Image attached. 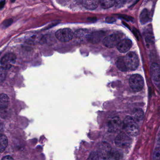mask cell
<instances>
[{
	"mask_svg": "<svg viewBox=\"0 0 160 160\" xmlns=\"http://www.w3.org/2000/svg\"><path fill=\"white\" fill-rule=\"evenodd\" d=\"M116 64L117 68L120 71L122 72H127L128 69L127 68L126 63L125 61V58L124 57H119L116 59Z\"/></svg>",
	"mask_w": 160,
	"mask_h": 160,
	"instance_id": "13",
	"label": "cell"
},
{
	"mask_svg": "<svg viewBox=\"0 0 160 160\" xmlns=\"http://www.w3.org/2000/svg\"><path fill=\"white\" fill-rule=\"evenodd\" d=\"M120 41V37L118 34H112L104 38L102 43L107 48H113L116 46Z\"/></svg>",
	"mask_w": 160,
	"mask_h": 160,
	"instance_id": "8",
	"label": "cell"
},
{
	"mask_svg": "<svg viewBox=\"0 0 160 160\" xmlns=\"http://www.w3.org/2000/svg\"><path fill=\"white\" fill-rule=\"evenodd\" d=\"M6 1H1L0 2V8L1 9H2L4 8V6L5 4Z\"/></svg>",
	"mask_w": 160,
	"mask_h": 160,
	"instance_id": "26",
	"label": "cell"
},
{
	"mask_svg": "<svg viewBox=\"0 0 160 160\" xmlns=\"http://www.w3.org/2000/svg\"><path fill=\"white\" fill-rule=\"evenodd\" d=\"M83 5L86 9L89 10H94L98 6L99 1H84Z\"/></svg>",
	"mask_w": 160,
	"mask_h": 160,
	"instance_id": "14",
	"label": "cell"
},
{
	"mask_svg": "<svg viewBox=\"0 0 160 160\" xmlns=\"http://www.w3.org/2000/svg\"><path fill=\"white\" fill-rule=\"evenodd\" d=\"M90 33L88 30L86 29H80L75 31V36L76 37L83 38L84 37L86 38L88 35Z\"/></svg>",
	"mask_w": 160,
	"mask_h": 160,
	"instance_id": "18",
	"label": "cell"
},
{
	"mask_svg": "<svg viewBox=\"0 0 160 160\" xmlns=\"http://www.w3.org/2000/svg\"><path fill=\"white\" fill-rule=\"evenodd\" d=\"M121 121L119 117L115 116L109 118L108 121V131L114 133L117 131L120 127Z\"/></svg>",
	"mask_w": 160,
	"mask_h": 160,
	"instance_id": "9",
	"label": "cell"
},
{
	"mask_svg": "<svg viewBox=\"0 0 160 160\" xmlns=\"http://www.w3.org/2000/svg\"><path fill=\"white\" fill-rule=\"evenodd\" d=\"M123 127L126 134L130 136H136L139 133V128L133 117L127 116L123 122Z\"/></svg>",
	"mask_w": 160,
	"mask_h": 160,
	"instance_id": "1",
	"label": "cell"
},
{
	"mask_svg": "<svg viewBox=\"0 0 160 160\" xmlns=\"http://www.w3.org/2000/svg\"><path fill=\"white\" fill-rule=\"evenodd\" d=\"M151 74L152 78L156 82L160 81V67L157 63H153L151 66Z\"/></svg>",
	"mask_w": 160,
	"mask_h": 160,
	"instance_id": "12",
	"label": "cell"
},
{
	"mask_svg": "<svg viewBox=\"0 0 160 160\" xmlns=\"http://www.w3.org/2000/svg\"><path fill=\"white\" fill-rule=\"evenodd\" d=\"M56 39L62 42L70 41L73 39L74 33L70 28H62L56 31L55 33Z\"/></svg>",
	"mask_w": 160,
	"mask_h": 160,
	"instance_id": "5",
	"label": "cell"
},
{
	"mask_svg": "<svg viewBox=\"0 0 160 160\" xmlns=\"http://www.w3.org/2000/svg\"><path fill=\"white\" fill-rule=\"evenodd\" d=\"M97 152L99 157L102 160H108L111 158L112 155L111 147L108 143L102 142L99 144Z\"/></svg>",
	"mask_w": 160,
	"mask_h": 160,
	"instance_id": "3",
	"label": "cell"
},
{
	"mask_svg": "<svg viewBox=\"0 0 160 160\" xmlns=\"http://www.w3.org/2000/svg\"><path fill=\"white\" fill-rule=\"evenodd\" d=\"M132 44V41L129 39H123L118 43L116 48L120 53H127L131 48Z\"/></svg>",
	"mask_w": 160,
	"mask_h": 160,
	"instance_id": "10",
	"label": "cell"
},
{
	"mask_svg": "<svg viewBox=\"0 0 160 160\" xmlns=\"http://www.w3.org/2000/svg\"><path fill=\"white\" fill-rule=\"evenodd\" d=\"M125 61L128 69L131 71L136 70L139 65V59L136 53L130 52L125 57Z\"/></svg>",
	"mask_w": 160,
	"mask_h": 160,
	"instance_id": "4",
	"label": "cell"
},
{
	"mask_svg": "<svg viewBox=\"0 0 160 160\" xmlns=\"http://www.w3.org/2000/svg\"><path fill=\"white\" fill-rule=\"evenodd\" d=\"M87 160H99V156L97 152H92L90 154Z\"/></svg>",
	"mask_w": 160,
	"mask_h": 160,
	"instance_id": "21",
	"label": "cell"
},
{
	"mask_svg": "<svg viewBox=\"0 0 160 160\" xmlns=\"http://www.w3.org/2000/svg\"><path fill=\"white\" fill-rule=\"evenodd\" d=\"M106 21L108 23H112L116 21V19L115 18H112V17H108L106 18Z\"/></svg>",
	"mask_w": 160,
	"mask_h": 160,
	"instance_id": "24",
	"label": "cell"
},
{
	"mask_svg": "<svg viewBox=\"0 0 160 160\" xmlns=\"http://www.w3.org/2000/svg\"><path fill=\"white\" fill-rule=\"evenodd\" d=\"M103 35L104 34L102 32H90L86 38L89 42L95 44L101 41Z\"/></svg>",
	"mask_w": 160,
	"mask_h": 160,
	"instance_id": "11",
	"label": "cell"
},
{
	"mask_svg": "<svg viewBox=\"0 0 160 160\" xmlns=\"http://www.w3.org/2000/svg\"><path fill=\"white\" fill-rule=\"evenodd\" d=\"M16 56L13 53H8L5 55L1 59V67L2 69H10L15 63Z\"/></svg>",
	"mask_w": 160,
	"mask_h": 160,
	"instance_id": "7",
	"label": "cell"
},
{
	"mask_svg": "<svg viewBox=\"0 0 160 160\" xmlns=\"http://www.w3.org/2000/svg\"><path fill=\"white\" fill-rule=\"evenodd\" d=\"M0 142H1V146H0V151L2 153L5 150L6 148L7 147L8 145V139L5 135H1L0 138Z\"/></svg>",
	"mask_w": 160,
	"mask_h": 160,
	"instance_id": "19",
	"label": "cell"
},
{
	"mask_svg": "<svg viewBox=\"0 0 160 160\" xmlns=\"http://www.w3.org/2000/svg\"><path fill=\"white\" fill-rule=\"evenodd\" d=\"M115 142L117 147L125 149L130 146L132 140L127 134L121 133L116 137Z\"/></svg>",
	"mask_w": 160,
	"mask_h": 160,
	"instance_id": "6",
	"label": "cell"
},
{
	"mask_svg": "<svg viewBox=\"0 0 160 160\" xmlns=\"http://www.w3.org/2000/svg\"><path fill=\"white\" fill-rule=\"evenodd\" d=\"M115 1H103L101 2V6L104 9H108L113 7L115 4Z\"/></svg>",
	"mask_w": 160,
	"mask_h": 160,
	"instance_id": "20",
	"label": "cell"
},
{
	"mask_svg": "<svg viewBox=\"0 0 160 160\" xmlns=\"http://www.w3.org/2000/svg\"><path fill=\"white\" fill-rule=\"evenodd\" d=\"M1 160H14L12 157L10 156H6L4 157V158H2Z\"/></svg>",
	"mask_w": 160,
	"mask_h": 160,
	"instance_id": "25",
	"label": "cell"
},
{
	"mask_svg": "<svg viewBox=\"0 0 160 160\" xmlns=\"http://www.w3.org/2000/svg\"><path fill=\"white\" fill-rule=\"evenodd\" d=\"M130 86L131 89L135 92H139L142 90L144 86L143 78L139 74H133L130 77Z\"/></svg>",
	"mask_w": 160,
	"mask_h": 160,
	"instance_id": "2",
	"label": "cell"
},
{
	"mask_svg": "<svg viewBox=\"0 0 160 160\" xmlns=\"http://www.w3.org/2000/svg\"><path fill=\"white\" fill-rule=\"evenodd\" d=\"M6 76V70L1 69V77H0L1 82H2L3 81H4L5 78Z\"/></svg>",
	"mask_w": 160,
	"mask_h": 160,
	"instance_id": "23",
	"label": "cell"
},
{
	"mask_svg": "<svg viewBox=\"0 0 160 160\" xmlns=\"http://www.w3.org/2000/svg\"><path fill=\"white\" fill-rule=\"evenodd\" d=\"M153 160H160V148H156L153 153Z\"/></svg>",
	"mask_w": 160,
	"mask_h": 160,
	"instance_id": "22",
	"label": "cell"
},
{
	"mask_svg": "<svg viewBox=\"0 0 160 160\" xmlns=\"http://www.w3.org/2000/svg\"><path fill=\"white\" fill-rule=\"evenodd\" d=\"M10 103L9 97L5 94H2L0 96V107L1 109H5L8 108Z\"/></svg>",
	"mask_w": 160,
	"mask_h": 160,
	"instance_id": "15",
	"label": "cell"
},
{
	"mask_svg": "<svg viewBox=\"0 0 160 160\" xmlns=\"http://www.w3.org/2000/svg\"><path fill=\"white\" fill-rule=\"evenodd\" d=\"M140 23L145 24L149 21V12L147 9H144L139 16Z\"/></svg>",
	"mask_w": 160,
	"mask_h": 160,
	"instance_id": "16",
	"label": "cell"
},
{
	"mask_svg": "<svg viewBox=\"0 0 160 160\" xmlns=\"http://www.w3.org/2000/svg\"><path fill=\"white\" fill-rule=\"evenodd\" d=\"M133 118L135 121L139 122L142 120L144 117V112L142 109H137L134 112Z\"/></svg>",
	"mask_w": 160,
	"mask_h": 160,
	"instance_id": "17",
	"label": "cell"
}]
</instances>
